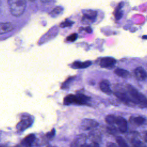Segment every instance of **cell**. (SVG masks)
<instances>
[{
    "mask_svg": "<svg viewBox=\"0 0 147 147\" xmlns=\"http://www.w3.org/2000/svg\"><path fill=\"white\" fill-rule=\"evenodd\" d=\"M106 146L107 147H118L113 142H108Z\"/></svg>",
    "mask_w": 147,
    "mask_h": 147,
    "instance_id": "obj_29",
    "label": "cell"
},
{
    "mask_svg": "<svg viewBox=\"0 0 147 147\" xmlns=\"http://www.w3.org/2000/svg\"><path fill=\"white\" fill-rule=\"evenodd\" d=\"M98 125V122L91 119H84L81 122V126L84 130H90L97 127Z\"/></svg>",
    "mask_w": 147,
    "mask_h": 147,
    "instance_id": "obj_7",
    "label": "cell"
},
{
    "mask_svg": "<svg viewBox=\"0 0 147 147\" xmlns=\"http://www.w3.org/2000/svg\"><path fill=\"white\" fill-rule=\"evenodd\" d=\"M91 64V62L90 61H86L84 62L81 61H75L72 64V67L76 69H81L85 68L88 67Z\"/></svg>",
    "mask_w": 147,
    "mask_h": 147,
    "instance_id": "obj_14",
    "label": "cell"
},
{
    "mask_svg": "<svg viewBox=\"0 0 147 147\" xmlns=\"http://www.w3.org/2000/svg\"><path fill=\"white\" fill-rule=\"evenodd\" d=\"M0 147H8V146L5 145H0Z\"/></svg>",
    "mask_w": 147,
    "mask_h": 147,
    "instance_id": "obj_33",
    "label": "cell"
},
{
    "mask_svg": "<svg viewBox=\"0 0 147 147\" xmlns=\"http://www.w3.org/2000/svg\"><path fill=\"white\" fill-rule=\"evenodd\" d=\"M74 76H70L68 78H67L62 84L61 85V88L63 89H65V88H68L70 83L72 82V81L74 80Z\"/></svg>",
    "mask_w": 147,
    "mask_h": 147,
    "instance_id": "obj_21",
    "label": "cell"
},
{
    "mask_svg": "<svg viewBox=\"0 0 147 147\" xmlns=\"http://www.w3.org/2000/svg\"><path fill=\"white\" fill-rule=\"evenodd\" d=\"M86 136L84 134L78 136L71 144V147H86Z\"/></svg>",
    "mask_w": 147,
    "mask_h": 147,
    "instance_id": "obj_5",
    "label": "cell"
},
{
    "mask_svg": "<svg viewBox=\"0 0 147 147\" xmlns=\"http://www.w3.org/2000/svg\"><path fill=\"white\" fill-rule=\"evenodd\" d=\"M90 138L91 140H94L93 142H96V140H100V136L98 133V131H92V132H91L90 134Z\"/></svg>",
    "mask_w": 147,
    "mask_h": 147,
    "instance_id": "obj_23",
    "label": "cell"
},
{
    "mask_svg": "<svg viewBox=\"0 0 147 147\" xmlns=\"http://www.w3.org/2000/svg\"><path fill=\"white\" fill-rule=\"evenodd\" d=\"M55 135V130L54 129H53L51 131L47 133L45 136L47 138H48L49 140H51L52 138H53L54 137Z\"/></svg>",
    "mask_w": 147,
    "mask_h": 147,
    "instance_id": "obj_27",
    "label": "cell"
},
{
    "mask_svg": "<svg viewBox=\"0 0 147 147\" xmlns=\"http://www.w3.org/2000/svg\"><path fill=\"white\" fill-rule=\"evenodd\" d=\"M74 22L70 20H66L64 22H63L60 25L61 28H65V27H70L73 25Z\"/></svg>",
    "mask_w": 147,
    "mask_h": 147,
    "instance_id": "obj_25",
    "label": "cell"
},
{
    "mask_svg": "<svg viewBox=\"0 0 147 147\" xmlns=\"http://www.w3.org/2000/svg\"><path fill=\"white\" fill-rule=\"evenodd\" d=\"M115 123L117 124L118 128L121 132L124 133L126 131L127 129V123L125 118L122 117H117Z\"/></svg>",
    "mask_w": 147,
    "mask_h": 147,
    "instance_id": "obj_9",
    "label": "cell"
},
{
    "mask_svg": "<svg viewBox=\"0 0 147 147\" xmlns=\"http://www.w3.org/2000/svg\"><path fill=\"white\" fill-rule=\"evenodd\" d=\"M114 73L118 76L123 78H127L129 75V72L127 71L122 68H117L116 69H115Z\"/></svg>",
    "mask_w": 147,
    "mask_h": 147,
    "instance_id": "obj_17",
    "label": "cell"
},
{
    "mask_svg": "<svg viewBox=\"0 0 147 147\" xmlns=\"http://www.w3.org/2000/svg\"><path fill=\"white\" fill-rule=\"evenodd\" d=\"M14 26L10 22L0 23V35H2L13 31Z\"/></svg>",
    "mask_w": 147,
    "mask_h": 147,
    "instance_id": "obj_10",
    "label": "cell"
},
{
    "mask_svg": "<svg viewBox=\"0 0 147 147\" xmlns=\"http://www.w3.org/2000/svg\"><path fill=\"white\" fill-rule=\"evenodd\" d=\"M146 133H145V136H144V138H145V142H146L147 141V139H146Z\"/></svg>",
    "mask_w": 147,
    "mask_h": 147,
    "instance_id": "obj_32",
    "label": "cell"
},
{
    "mask_svg": "<svg viewBox=\"0 0 147 147\" xmlns=\"http://www.w3.org/2000/svg\"><path fill=\"white\" fill-rule=\"evenodd\" d=\"M115 63V59L110 57L102 58L99 61L100 66L103 68H109L113 67Z\"/></svg>",
    "mask_w": 147,
    "mask_h": 147,
    "instance_id": "obj_8",
    "label": "cell"
},
{
    "mask_svg": "<svg viewBox=\"0 0 147 147\" xmlns=\"http://www.w3.org/2000/svg\"><path fill=\"white\" fill-rule=\"evenodd\" d=\"M1 0H0V8H1Z\"/></svg>",
    "mask_w": 147,
    "mask_h": 147,
    "instance_id": "obj_36",
    "label": "cell"
},
{
    "mask_svg": "<svg viewBox=\"0 0 147 147\" xmlns=\"http://www.w3.org/2000/svg\"><path fill=\"white\" fill-rule=\"evenodd\" d=\"M122 6H123V3H121L119 4L118 6L116 8V10L114 13V16L116 20H119L122 16V11L121 10Z\"/></svg>",
    "mask_w": 147,
    "mask_h": 147,
    "instance_id": "obj_18",
    "label": "cell"
},
{
    "mask_svg": "<svg viewBox=\"0 0 147 147\" xmlns=\"http://www.w3.org/2000/svg\"><path fill=\"white\" fill-rule=\"evenodd\" d=\"M30 2H34L36 0H29Z\"/></svg>",
    "mask_w": 147,
    "mask_h": 147,
    "instance_id": "obj_34",
    "label": "cell"
},
{
    "mask_svg": "<svg viewBox=\"0 0 147 147\" xmlns=\"http://www.w3.org/2000/svg\"><path fill=\"white\" fill-rule=\"evenodd\" d=\"M86 147H99V145L98 142H92V143L90 144L89 145H87L86 146Z\"/></svg>",
    "mask_w": 147,
    "mask_h": 147,
    "instance_id": "obj_28",
    "label": "cell"
},
{
    "mask_svg": "<svg viewBox=\"0 0 147 147\" xmlns=\"http://www.w3.org/2000/svg\"><path fill=\"white\" fill-rule=\"evenodd\" d=\"M114 95L122 102L125 103H128L130 101V99L128 97V95L124 92L121 91H117L114 93Z\"/></svg>",
    "mask_w": 147,
    "mask_h": 147,
    "instance_id": "obj_15",
    "label": "cell"
},
{
    "mask_svg": "<svg viewBox=\"0 0 147 147\" xmlns=\"http://www.w3.org/2000/svg\"><path fill=\"white\" fill-rule=\"evenodd\" d=\"M16 147H20V146H16Z\"/></svg>",
    "mask_w": 147,
    "mask_h": 147,
    "instance_id": "obj_37",
    "label": "cell"
},
{
    "mask_svg": "<svg viewBox=\"0 0 147 147\" xmlns=\"http://www.w3.org/2000/svg\"><path fill=\"white\" fill-rule=\"evenodd\" d=\"M47 147H56V146H48Z\"/></svg>",
    "mask_w": 147,
    "mask_h": 147,
    "instance_id": "obj_35",
    "label": "cell"
},
{
    "mask_svg": "<svg viewBox=\"0 0 147 147\" xmlns=\"http://www.w3.org/2000/svg\"><path fill=\"white\" fill-rule=\"evenodd\" d=\"M86 31L87 32H88V33H90V32H91V28H90V27H88V28H87L86 29Z\"/></svg>",
    "mask_w": 147,
    "mask_h": 147,
    "instance_id": "obj_30",
    "label": "cell"
},
{
    "mask_svg": "<svg viewBox=\"0 0 147 147\" xmlns=\"http://www.w3.org/2000/svg\"><path fill=\"white\" fill-rule=\"evenodd\" d=\"M116 141H117V142L118 143V147H129L127 144L124 140V139L120 136H118L117 137Z\"/></svg>",
    "mask_w": 147,
    "mask_h": 147,
    "instance_id": "obj_20",
    "label": "cell"
},
{
    "mask_svg": "<svg viewBox=\"0 0 147 147\" xmlns=\"http://www.w3.org/2000/svg\"><path fill=\"white\" fill-rule=\"evenodd\" d=\"M51 0H41V2H44V3H47V2H50Z\"/></svg>",
    "mask_w": 147,
    "mask_h": 147,
    "instance_id": "obj_31",
    "label": "cell"
},
{
    "mask_svg": "<svg viewBox=\"0 0 147 147\" xmlns=\"http://www.w3.org/2000/svg\"><path fill=\"white\" fill-rule=\"evenodd\" d=\"M90 98L82 94L77 95L69 94L66 96L64 99V105H69L71 104L86 105L90 100Z\"/></svg>",
    "mask_w": 147,
    "mask_h": 147,
    "instance_id": "obj_3",
    "label": "cell"
},
{
    "mask_svg": "<svg viewBox=\"0 0 147 147\" xmlns=\"http://www.w3.org/2000/svg\"><path fill=\"white\" fill-rule=\"evenodd\" d=\"M77 37L78 35L76 33H72L67 37V40L69 42H74L77 39Z\"/></svg>",
    "mask_w": 147,
    "mask_h": 147,
    "instance_id": "obj_26",
    "label": "cell"
},
{
    "mask_svg": "<svg viewBox=\"0 0 147 147\" xmlns=\"http://www.w3.org/2000/svg\"><path fill=\"white\" fill-rule=\"evenodd\" d=\"M99 87L102 91L104 93L107 95H110L111 94L112 91L110 87V83L108 82V80H102L99 83Z\"/></svg>",
    "mask_w": 147,
    "mask_h": 147,
    "instance_id": "obj_13",
    "label": "cell"
},
{
    "mask_svg": "<svg viewBox=\"0 0 147 147\" xmlns=\"http://www.w3.org/2000/svg\"><path fill=\"white\" fill-rule=\"evenodd\" d=\"M134 74L137 79L138 80H144L146 78V72L142 67L136 68L134 70Z\"/></svg>",
    "mask_w": 147,
    "mask_h": 147,
    "instance_id": "obj_12",
    "label": "cell"
},
{
    "mask_svg": "<svg viewBox=\"0 0 147 147\" xmlns=\"http://www.w3.org/2000/svg\"><path fill=\"white\" fill-rule=\"evenodd\" d=\"M127 90L130 102L137 104L142 107H146V98L143 94L139 92L135 88L129 84L127 86Z\"/></svg>",
    "mask_w": 147,
    "mask_h": 147,
    "instance_id": "obj_1",
    "label": "cell"
},
{
    "mask_svg": "<svg viewBox=\"0 0 147 147\" xmlns=\"http://www.w3.org/2000/svg\"><path fill=\"white\" fill-rule=\"evenodd\" d=\"M132 144H133V147H146V145L143 142H142L139 140H133Z\"/></svg>",
    "mask_w": 147,
    "mask_h": 147,
    "instance_id": "obj_24",
    "label": "cell"
},
{
    "mask_svg": "<svg viewBox=\"0 0 147 147\" xmlns=\"http://www.w3.org/2000/svg\"><path fill=\"white\" fill-rule=\"evenodd\" d=\"M33 123V120L31 117H24L21 120L17 123L16 129L18 131H22L27 128L29 127Z\"/></svg>",
    "mask_w": 147,
    "mask_h": 147,
    "instance_id": "obj_4",
    "label": "cell"
},
{
    "mask_svg": "<svg viewBox=\"0 0 147 147\" xmlns=\"http://www.w3.org/2000/svg\"><path fill=\"white\" fill-rule=\"evenodd\" d=\"M10 13L14 17L21 16L25 11L26 6V0H7Z\"/></svg>",
    "mask_w": 147,
    "mask_h": 147,
    "instance_id": "obj_2",
    "label": "cell"
},
{
    "mask_svg": "<svg viewBox=\"0 0 147 147\" xmlns=\"http://www.w3.org/2000/svg\"><path fill=\"white\" fill-rule=\"evenodd\" d=\"M117 117H115L114 115H108L105 117V121L106 122L110 125H113L114 123H115Z\"/></svg>",
    "mask_w": 147,
    "mask_h": 147,
    "instance_id": "obj_19",
    "label": "cell"
},
{
    "mask_svg": "<svg viewBox=\"0 0 147 147\" xmlns=\"http://www.w3.org/2000/svg\"><path fill=\"white\" fill-rule=\"evenodd\" d=\"M145 121V118L142 117H134L131 118V122L137 126H140L142 125Z\"/></svg>",
    "mask_w": 147,
    "mask_h": 147,
    "instance_id": "obj_16",
    "label": "cell"
},
{
    "mask_svg": "<svg viewBox=\"0 0 147 147\" xmlns=\"http://www.w3.org/2000/svg\"><path fill=\"white\" fill-rule=\"evenodd\" d=\"M63 10V8L60 6H57L55 8L53 9V10L51 12L50 15L52 17H55L56 16H57L58 14H59Z\"/></svg>",
    "mask_w": 147,
    "mask_h": 147,
    "instance_id": "obj_22",
    "label": "cell"
},
{
    "mask_svg": "<svg viewBox=\"0 0 147 147\" xmlns=\"http://www.w3.org/2000/svg\"><path fill=\"white\" fill-rule=\"evenodd\" d=\"M36 140L34 134H30L26 136L21 141V145L24 147H31Z\"/></svg>",
    "mask_w": 147,
    "mask_h": 147,
    "instance_id": "obj_11",
    "label": "cell"
},
{
    "mask_svg": "<svg viewBox=\"0 0 147 147\" xmlns=\"http://www.w3.org/2000/svg\"><path fill=\"white\" fill-rule=\"evenodd\" d=\"M96 12L93 10H87L84 13L82 17V21L84 24H90L93 22L96 17Z\"/></svg>",
    "mask_w": 147,
    "mask_h": 147,
    "instance_id": "obj_6",
    "label": "cell"
}]
</instances>
